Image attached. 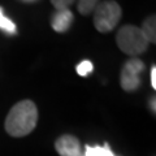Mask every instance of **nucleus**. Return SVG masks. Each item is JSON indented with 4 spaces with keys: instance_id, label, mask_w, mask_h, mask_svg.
Segmentation results:
<instances>
[{
    "instance_id": "obj_1",
    "label": "nucleus",
    "mask_w": 156,
    "mask_h": 156,
    "mask_svg": "<svg viewBox=\"0 0 156 156\" xmlns=\"http://www.w3.org/2000/svg\"><path fill=\"white\" fill-rule=\"evenodd\" d=\"M38 122V109L31 100H21L12 107L5 119V130L12 136L30 134Z\"/></svg>"
},
{
    "instance_id": "obj_2",
    "label": "nucleus",
    "mask_w": 156,
    "mask_h": 156,
    "mask_svg": "<svg viewBox=\"0 0 156 156\" xmlns=\"http://www.w3.org/2000/svg\"><path fill=\"white\" fill-rule=\"evenodd\" d=\"M116 42L120 50L129 56H138L143 53L150 44L140 27L134 25H125L121 27L116 35Z\"/></svg>"
},
{
    "instance_id": "obj_3",
    "label": "nucleus",
    "mask_w": 156,
    "mask_h": 156,
    "mask_svg": "<svg viewBox=\"0 0 156 156\" xmlns=\"http://www.w3.org/2000/svg\"><path fill=\"white\" fill-rule=\"evenodd\" d=\"M94 25L100 33H109L117 26L121 20V7L115 0H105L94 9Z\"/></svg>"
},
{
    "instance_id": "obj_4",
    "label": "nucleus",
    "mask_w": 156,
    "mask_h": 156,
    "mask_svg": "<svg viewBox=\"0 0 156 156\" xmlns=\"http://www.w3.org/2000/svg\"><path fill=\"white\" fill-rule=\"evenodd\" d=\"M144 69V62L140 58L133 57L125 62L121 72V86L125 91H135L140 85L139 74Z\"/></svg>"
},
{
    "instance_id": "obj_5",
    "label": "nucleus",
    "mask_w": 156,
    "mask_h": 156,
    "mask_svg": "<svg viewBox=\"0 0 156 156\" xmlns=\"http://www.w3.org/2000/svg\"><path fill=\"white\" fill-rule=\"evenodd\" d=\"M56 151L61 156H81L80 142L73 135H62L55 143Z\"/></svg>"
},
{
    "instance_id": "obj_6",
    "label": "nucleus",
    "mask_w": 156,
    "mask_h": 156,
    "mask_svg": "<svg viewBox=\"0 0 156 156\" xmlns=\"http://www.w3.org/2000/svg\"><path fill=\"white\" fill-rule=\"evenodd\" d=\"M73 13L69 9H61V11H56V13L53 14L51 25L52 29L57 33H64L70 27L73 22Z\"/></svg>"
},
{
    "instance_id": "obj_7",
    "label": "nucleus",
    "mask_w": 156,
    "mask_h": 156,
    "mask_svg": "<svg viewBox=\"0 0 156 156\" xmlns=\"http://www.w3.org/2000/svg\"><path fill=\"white\" fill-rule=\"evenodd\" d=\"M140 30H142L143 35L148 41V43H156V18L154 14L144 20Z\"/></svg>"
},
{
    "instance_id": "obj_8",
    "label": "nucleus",
    "mask_w": 156,
    "mask_h": 156,
    "mask_svg": "<svg viewBox=\"0 0 156 156\" xmlns=\"http://www.w3.org/2000/svg\"><path fill=\"white\" fill-rule=\"evenodd\" d=\"M99 3L100 0H78V12L82 16H89L94 12V9Z\"/></svg>"
},
{
    "instance_id": "obj_9",
    "label": "nucleus",
    "mask_w": 156,
    "mask_h": 156,
    "mask_svg": "<svg viewBox=\"0 0 156 156\" xmlns=\"http://www.w3.org/2000/svg\"><path fill=\"white\" fill-rule=\"evenodd\" d=\"M85 156H115L113 152L109 150L108 146H95V147H91V146H86V155Z\"/></svg>"
},
{
    "instance_id": "obj_10",
    "label": "nucleus",
    "mask_w": 156,
    "mask_h": 156,
    "mask_svg": "<svg viewBox=\"0 0 156 156\" xmlns=\"http://www.w3.org/2000/svg\"><path fill=\"white\" fill-rule=\"evenodd\" d=\"M0 29L8 34H16L17 33L16 25H14L8 17H5V14L3 13L2 8H0Z\"/></svg>"
},
{
    "instance_id": "obj_11",
    "label": "nucleus",
    "mask_w": 156,
    "mask_h": 156,
    "mask_svg": "<svg viewBox=\"0 0 156 156\" xmlns=\"http://www.w3.org/2000/svg\"><path fill=\"white\" fill-rule=\"evenodd\" d=\"M92 69H94V66H92V62L89 61V60H83L82 62H80V64L77 65V68H76L77 73L80 76H82V77L89 76L90 73L92 72Z\"/></svg>"
},
{
    "instance_id": "obj_12",
    "label": "nucleus",
    "mask_w": 156,
    "mask_h": 156,
    "mask_svg": "<svg viewBox=\"0 0 156 156\" xmlns=\"http://www.w3.org/2000/svg\"><path fill=\"white\" fill-rule=\"evenodd\" d=\"M51 3L56 8V11H61V9H69V5L74 3V0H51Z\"/></svg>"
},
{
    "instance_id": "obj_13",
    "label": "nucleus",
    "mask_w": 156,
    "mask_h": 156,
    "mask_svg": "<svg viewBox=\"0 0 156 156\" xmlns=\"http://www.w3.org/2000/svg\"><path fill=\"white\" fill-rule=\"evenodd\" d=\"M151 85L154 89H156V66L154 65L151 68Z\"/></svg>"
},
{
    "instance_id": "obj_14",
    "label": "nucleus",
    "mask_w": 156,
    "mask_h": 156,
    "mask_svg": "<svg viewBox=\"0 0 156 156\" xmlns=\"http://www.w3.org/2000/svg\"><path fill=\"white\" fill-rule=\"evenodd\" d=\"M150 107H152V112H155V98H152V99H151Z\"/></svg>"
},
{
    "instance_id": "obj_15",
    "label": "nucleus",
    "mask_w": 156,
    "mask_h": 156,
    "mask_svg": "<svg viewBox=\"0 0 156 156\" xmlns=\"http://www.w3.org/2000/svg\"><path fill=\"white\" fill-rule=\"evenodd\" d=\"M22 2H26V3H33V2H35V0H22Z\"/></svg>"
}]
</instances>
